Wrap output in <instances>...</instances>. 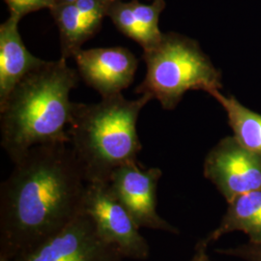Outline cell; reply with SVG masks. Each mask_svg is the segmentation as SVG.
Listing matches in <instances>:
<instances>
[{"label":"cell","instance_id":"obj_11","mask_svg":"<svg viewBox=\"0 0 261 261\" xmlns=\"http://www.w3.org/2000/svg\"><path fill=\"white\" fill-rule=\"evenodd\" d=\"M165 8V0H153L151 4H143L139 0H115L108 17L122 34L137 42L143 50H148L156 47L164 36L159 21Z\"/></svg>","mask_w":261,"mask_h":261},{"label":"cell","instance_id":"obj_12","mask_svg":"<svg viewBox=\"0 0 261 261\" xmlns=\"http://www.w3.org/2000/svg\"><path fill=\"white\" fill-rule=\"evenodd\" d=\"M50 14L59 31L61 58H73L86 41L99 31L103 17L80 9L75 3L56 4Z\"/></svg>","mask_w":261,"mask_h":261},{"label":"cell","instance_id":"obj_7","mask_svg":"<svg viewBox=\"0 0 261 261\" xmlns=\"http://www.w3.org/2000/svg\"><path fill=\"white\" fill-rule=\"evenodd\" d=\"M162 170L143 168L138 161L124 164L112 172L109 186L114 196L140 227L179 233L157 212V189Z\"/></svg>","mask_w":261,"mask_h":261},{"label":"cell","instance_id":"obj_14","mask_svg":"<svg viewBox=\"0 0 261 261\" xmlns=\"http://www.w3.org/2000/svg\"><path fill=\"white\" fill-rule=\"evenodd\" d=\"M209 94L224 108L234 138L245 148L261 155L260 114L244 107L234 97L224 96L219 90Z\"/></svg>","mask_w":261,"mask_h":261},{"label":"cell","instance_id":"obj_18","mask_svg":"<svg viewBox=\"0 0 261 261\" xmlns=\"http://www.w3.org/2000/svg\"><path fill=\"white\" fill-rule=\"evenodd\" d=\"M76 0H56V4H65V3H73L75 2Z\"/></svg>","mask_w":261,"mask_h":261},{"label":"cell","instance_id":"obj_15","mask_svg":"<svg viewBox=\"0 0 261 261\" xmlns=\"http://www.w3.org/2000/svg\"><path fill=\"white\" fill-rule=\"evenodd\" d=\"M10 13L16 14L21 19L32 12L41 9H51L56 5V0H5Z\"/></svg>","mask_w":261,"mask_h":261},{"label":"cell","instance_id":"obj_9","mask_svg":"<svg viewBox=\"0 0 261 261\" xmlns=\"http://www.w3.org/2000/svg\"><path fill=\"white\" fill-rule=\"evenodd\" d=\"M73 58L80 77L102 98L122 94L133 84L139 66L138 58L123 47L82 48Z\"/></svg>","mask_w":261,"mask_h":261},{"label":"cell","instance_id":"obj_1","mask_svg":"<svg viewBox=\"0 0 261 261\" xmlns=\"http://www.w3.org/2000/svg\"><path fill=\"white\" fill-rule=\"evenodd\" d=\"M14 166L0 188V255L11 259L84 213L88 185L69 142L34 146Z\"/></svg>","mask_w":261,"mask_h":261},{"label":"cell","instance_id":"obj_5","mask_svg":"<svg viewBox=\"0 0 261 261\" xmlns=\"http://www.w3.org/2000/svg\"><path fill=\"white\" fill-rule=\"evenodd\" d=\"M84 212L92 219L103 240L116 246L124 257L136 260L148 258V243L140 233V226L112 194L109 183H88Z\"/></svg>","mask_w":261,"mask_h":261},{"label":"cell","instance_id":"obj_2","mask_svg":"<svg viewBox=\"0 0 261 261\" xmlns=\"http://www.w3.org/2000/svg\"><path fill=\"white\" fill-rule=\"evenodd\" d=\"M80 75L64 58L47 61L23 77L0 103L1 146L13 164L34 146L70 142L75 103L71 91Z\"/></svg>","mask_w":261,"mask_h":261},{"label":"cell","instance_id":"obj_16","mask_svg":"<svg viewBox=\"0 0 261 261\" xmlns=\"http://www.w3.org/2000/svg\"><path fill=\"white\" fill-rule=\"evenodd\" d=\"M221 254L233 255L246 261H261V243H252L250 241L245 245L226 250H216Z\"/></svg>","mask_w":261,"mask_h":261},{"label":"cell","instance_id":"obj_13","mask_svg":"<svg viewBox=\"0 0 261 261\" xmlns=\"http://www.w3.org/2000/svg\"><path fill=\"white\" fill-rule=\"evenodd\" d=\"M232 231L247 234L252 243H261V189L234 197L219 226L201 242L210 243Z\"/></svg>","mask_w":261,"mask_h":261},{"label":"cell","instance_id":"obj_6","mask_svg":"<svg viewBox=\"0 0 261 261\" xmlns=\"http://www.w3.org/2000/svg\"><path fill=\"white\" fill-rule=\"evenodd\" d=\"M119 249L107 242L85 212L63 229L14 261H122Z\"/></svg>","mask_w":261,"mask_h":261},{"label":"cell","instance_id":"obj_17","mask_svg":"<svg viewBox=\"0 0 261 261\" xmlns=\"http://www.w3.org/2000/svg\"><path fill=\"white\" fill-rule=\"evenodd\" d=\"M206 248H207V246L205 244L201 242V240H200L196 245V253H195L194 257L190 261H211L209 256L207 255Z\"/></svg>","mask_w":261,"mask_h":261},{"label":"cell","instance_id":"obj_10","mask_svg":"<svg viewBox=\"0 0 261 261\" xmlns=\"http://www.w3.org/2000/svg\"><path fill=\"white\" fill-rule=\"evenodd\" d=\"M20 19L10 13L0 25V103L5 102L23 77L46 62L25 47L19 31Z\"/></svg>","mask_w":261,"mask_h":261},{"label":"cell","instance_id":"obj_19","mask_svg":"<svg viewBox=\"0 0 261 261\" xmlns=\"http://www.w3.org/2000/svg\"><path fill=\"white\" fill-rule=\"evenodd\" d=\"M0 261H14L13 259H11V258H8V257H5V256H2V255H0Z\"/></svg>","mask_w":261,"mask_h":261},{"label":"cell","instance_id":"obj_3","mask_svg":"<svg viewBox=\"0 0 261 261\" xmlns=\"http://www.w3.org/2000/svg\"><path fill=\"white\" fill-rule=\"evenodd\" d=\"M151 100L148 95L128 100L118 94L97 103H75L69 143L88 183H108L116 168L138 161L142 146L137 123Z\"/></svg>","mask_w":261,"mask_h":261},{"label":"cell","instance_id":"obj_8","mask_svg":"<svg viewBox=\"0 0 261 261\" xmlns=\"http://www.w3.org/2000/svg\"><path fill=\"white\" fill-rule=\"evenodd\" d=\"M203 172L229 202L261 189V155L245 148L234 137H226L207 154Z\"/></svg>","mask_w":261,"mask_h":261},{"label":"cell","instance_id":"obj_4","mask_svg":"<svg viewBox=\"0 0 261 261\" xmlns=\"http://www.w3.org/2000/svg\"><path fill=\"white\" fill-rule=\"evenodd\" d=\"M142 58L146 75L135 92L156 99L165 110H174L189 90L209 94L223 87L221 72L199 44L184 35L164 33L156 47L143 50Z\"/></svg>","mask_w":261,"mask_h":261}]
</instances>
